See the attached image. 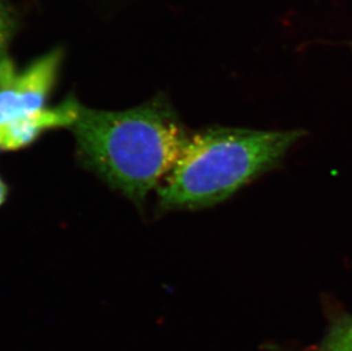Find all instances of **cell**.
<instances>
[{"label": "cell", "instance_id": "6da1fadb", "mask_svg": "<svg viewBox=\"0 0 352 351\" xmlns=\"http://www.w3.org/2000/svg\"><path fill=\"white\" fill-rule=\"evenodd\" d=\"M70 129L81 161L136 203L161 185L190 140L162 98L124 111L80 105Z\"/></svg>", "mask_w": 352, "mask_h": 351}, {"label": "cell", "instance_id": "7a4b0ae2", "mask_svg": "<svg viewBox=\"0 0 352 351\" xmlns=\"http://www.w3.org/2000/svg\"><path fill=\"white\" fill-rule=\"evenodd\" d=\"M301 136V130H203L190 138L176 166L157 187L160 206L201 209L223 202L277 166Z\"/></svg>", "mask_w": 352, "mask_h": 351}, {"label": "cell", "instance_id": "3957f363", "mask_svg": "<svg viewBox=\"0 0 352 351\" xmlns=\"http://www.w3.org/2000/svg\"><path fill=\"white\" fill-rule=\"evenodd\" d=\"M62 60V50H53L23 70L7 57L0 63V152L23 149L45 131L74 125L81 105L74 97L47 106Z\"/></svg>", "mask_w": 352, "mask_h": 351}, {"label": "cell", "instance_id": "277c9868", "mask_svg": "<svg viewBox=\"0 0 352 351\" xmlns=\"http://www.w3.org/2000/svg\"><path fill=\"white\" fill-rule=\"evenodd\" d=\"M319 351H352V317L344 316L333 324Z\"/></svg>", "mask_w": 352, "mask_h": 351}, {"label": "cell", "instance_id": "5b68a950", "mask_svg": "<svg viewBox=\"0 0 352 351\" xmlns=\"http://www.w3.org/2000/svg\"><path fill=\"white\" fill-rule=\"evenodd\" d=\"M13 31V15L5 1L0 0V63L7 57L6 50Z\"/></svg>", "mask_w": 352, "mask_h": 351}, {"label": "cell", "instance_id": "8992f818", "mask_svg": "<svg viewBox=\"0 0 352 351\" xmlns=\"http://www.w3.org/2000/svg\"><path fill=\"white\" fill-rule=\"evenodd\" d=\"M7 195H8V189H7L6 182H3V179L0 176V206H3L5 203Z\"/></svg>", "mask_w": 352, "mask_h": 351}]
</instances>
